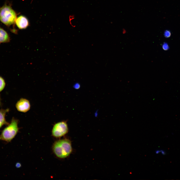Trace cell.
<instances>
[{
    "label": "cell",
    "instance_id": "cell-1",
    "mask_svg": "<svg viewBox=\"0 0 180 180\" xmlns=\"http://www.w3.org/2000/svg\"><path fill=\"white\" fill-rule=\"evenodd\" d=\"M52 149L57 157L62 159L66 158L72 152L71 142L66 138L58 140L54 143Z\"/></svg>",
    "mask_w": 180,
    "mask_h": 180
},
{
    "label": "cell",
    "instance_id": "cell-2",
    "mask_svg": "<svg viewBox=\"0 0 180 180\" xmlns=\"http://www.w3.org/2000/svg\"><path fill=\"white\" fill-rule=\"evenodd\" d=\"M18 120L13 118L10 123L2 130L0 135V140L10 142L18 132Z\"/></svg>",
    "mask_w": 180,
    "mask_h": 180
},
{
    "label": "cell",
    "instance_id": "cell-3",
    "mask_svg": "<svg viewBox=\"0 0 180 180\" xmlns=\"http://www.w3.org/2000/svg\"><path fill=\"white\" fill-rule=\"evenodd\" d=\"M16 18V13L10 6L5 4L0 8V20L6 26L13 24Z\"/></svg>",
    "mask_w": 180,
    "mask_h": 180
},
{
    "label": "cell",
    "instance_id": "cell-4",
    "mask_svg": "<svg viewBox=\"0 0 180 180\" xmlns=\"http://www.w3.org/2000/svg\"><path fill=\"white\" fill-rule=\"evenodd\" d=\"M68 132V124L66 121L57 122L54 126L52 131V136L56 138L64 136Z\"/></svg>",
    "mask_w": 180,
    "mask_h": 180
},
{
    "label": "cell",
    "instance_id": "cell-5",
    "mask_svg": "<svg viewBox=\"0 0 180 180\" xmlns=\"http://www.w3.org/2000/svg\"><path fill=\"white\" fill-rule=\"evenodd\" d=\"M16 107L18 111L26 112L30 110V105L28 100L25 98H22L16 104Z\"/></svg>",
    "mask_w": 180,
    "mask_h": 180
},
{
    "label": "cell",
    "instance_id": "cell-6",
    "mask_svg": "<svg viewBox=\"0 0 180 180\" xmlns=\"http://www.w3.org/2000/svg\"><path fill=\"white\" fill-rule=\"evenodd\" d=\"M15 22L17 26L20 29L26 28L29 24L28 19L22 15L19 16L16 18Z\"/></svg>",
    "mask_w": 180,
    "mask_h": 180
},
{
    "label": "cell",
    "instance_id": "cell-7",
    "mask_svg": "<svg viewBox=\"0 0 180 180\" xmlns=\"http://www.w3.org/2000/svg\"><path fill=\"white\" fill-rule=\"evenodd\" d=\"M10 40V37L7 32L0 28V42H9Z\"/></svg>",
    "mask_w": 180,
    "mask_h": 180
},
{
    "label": "cell",
    "instance_id": "cell-8",
    "mask_svg": "<svg viewBox=\"0 0 180 180\" xmlns=\"http://www.w3.org/2000/svg\"><path fill=\"white\" fill-rule=\"evenodd\" d=\"M9 110L8 109L0 110V129L4 125L9 124L6 121L5 118L6 114Z\"/></svg>",
    "mask_w": 180,
    "mask_h": 180
},
{
    "label": "cell",
    "instance_id": "cell-9",
    "mask_svg": "<svg viewBox=\"0 0 180 180\" xmlns=\"http://www.w3.org/2000/svg\"><path fill=\"white\" fill-rule=\"evenodd\" d=\"M5 84L4 79L0 76V92L3 90L5 86Z\"/></svg>",
    "mask_w": 180,
    "mask_h": 180
},
{
    "label": "cell",
    "instance_id": "cell-10",
    "mask_svg": "<svg viewBox=\"0 0 180 180\" xmlns=\"http://www.w3.org/2000/svg\"><path fill=\"white\" fill-rule=\"evenodd\" d=\"M75 19V16L74 15H71L69 16V20L70 24L72 26L74 27L75 26L73 24V22H74Z\"/></svg>",
    "mask_w": 180,
    "mask_h": 180
},
{
    "label": "cell",
    "instance_id": "cell-11",
    "mask_svg": "<svg viewBox=\"0 0 180 180\" xmlns=\"http://www.w3.org/2000/svg\"><path fill=\"white\" fill-rule=\"evenodd\" d=\"M171 34L170 32L168 30H166L164 33V36L166 38L169 37Z\"/></svg>",
    "mask_w": 180,
    "mask_h": 180
},
{
    "label": "cell",
    "instance_id": "cell-12",
    "mask_svg": "<svg viewBox=\"0 0 180 180\" xmlns=\"http://www.w3.org/2000/svg\"><path fill=\"white\" fill-rule=\"evenodd\" d=\"M162 48L164 50H166L168 49V46L167 44L164 43L162 45Z\"/></svg>",
    "mask_w": 180,
    "mask_h": 180
},
{
    "label": "cell",
    "instance_id": "cell-13",
    "mask_svg": "<svg viewBox=\"0 0 180 180\" xmlns=\"http://www.w3.org/2000/svg\"><path fill=\"white\" fill-rule=\"evenodd\" d=\"M160 152H161V154L163 155H164L166 154V152L164 150H160Z\"/></svg>",
    "mask_w": 180,
    "mask_h": 180
},
{
    "label": "cell",
    "instance_id": "cell-14",
    "mask_svg": "<svg viewBox=\"0 0 180 180\" xmlns=\"http://www.w3.org/2000/svg\"><path fill=\"white\" fill-rule=\"evenodd\" d=\"M21 166L20 164L19 163H18L16 164V166L18 168L20 167Z\"/></svg>",
    "mask_w": 180,
    "mask_h": 180
},
{
    "label": "cell",
    "instance_id": "cell-15",
    "mask_svg": "<svg viewBox=\"0 0 180 180\" xmlns=\"http://www.w3.org/2000/svg\"><path fill=\"white\" fill-rule=\"evenodd\" d=\"M1 100H0V105H1Z\"/></svg>",
    "mask_w": 180,
    "mask_h": 180
}]
</instances>
